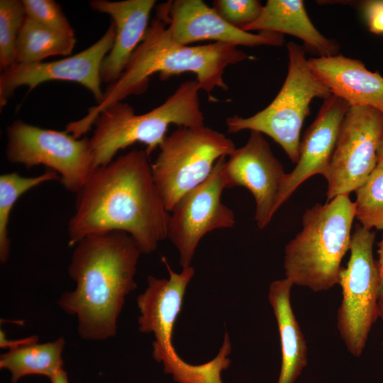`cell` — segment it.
Listing matches in <instances>:
<instances>
[{
  "label": "cell",
  "mask_w": 383,
  "mask_h": 383,
  "mask_svg": "<svg viewBox=\"0 0 383 383\" xmlns=\"http://www.w3.org/2000/svg\"><path fill=\"white\" fill-rule=\"evenodd\" d=\"M145 150L134 149L96 167L77 193L68 223L69 245L110 231L127 233L141 254L167 238L170 212L154 181Z\"/></svg>",
  "instance_id": "6da1fadb"
},
{
  "label": "cell",
  "mask_w": 383,
  "mask_h": 383,
  "mask_svg": "<svg viewBox=\"0 0 383 383\" xmlns=\"http://www.w3.org/2000/svg\"><path fill=\"white\" fill-rule=\"evenodd\" d=\"M141 252L126 232L88 235L73 251L68 267L74 290L65 292L58 306L77 318L84 340H104L116 335L126 296L136 289L135 275Z\"/></svg>",
  "instance_id": "7a4b0ae2"
},
{
  "label": "cell",
  "mask_w": 383,
  "mask_h": 383,
  "mask_svg": "<svg viewBox=\"0 0 383 383\" xmlns=\"http://www.w3.org/2000/svg\"><path fill=\"white\" fill-rule=\"evenodd\" d=\"M247 60H254V57L227 43L195 46L177 43L171 35L160 4L143 40L120 77L107 86L101 99L89 109L86 116L70 123V130L75 136L82 137L91 129L94 120L106 108L131 95L144 93L150 77L155 73H159L162 80L184 72L194 73L201 90L211 97V94L216 88L228 89L223 79L226 67Z\"/></svg>",
  "instance_id": "3957f363"
},
{
  "label": "cell",
  "mask_w": 383,
  "mask_h": 383,
  "mask_svg": "<svg viewBox=\"0 0 383 383\" xmlns=\"http://www.w3.org/2000/svg\"><path fill=\"white\" fill-rule=\"evenodd\" d=\"M355 218V203L348 195L306 209L301 231L284 248L285 277L313 292L326 291L338 284Z\"/></svg>",
  "instance_id": "277c9868"
},
{
  "label": "cell",
  "mask_w": 383,
  "mask_h": 383,
  "mask_svg": "<svg viewBox=\"0 0 383 383\" xmlns=\"http://www.w3.org/2000/svg\"><path fill=\"white\" fill-rule=\"evenodd\" d=\"M200 90L196 80L183 82L162 104L143 114H136L123 101L106 108L94 120L89 138L95 167L109 163L119 150L135 143L145 144L150 156L167 136L170 125L204 126Z\"/></svg>",
  "instance_id": "5b68a950"
},
{
  "label": "cell",
  "mask_w": 383,
  "mask_h": 383,
  "mask_svg": "<svg viewBox=\"0 0 383 383\" xmlns=\"http://www.w3.org/2000/svg\"><path fill=\"white\" fill-rule=\"evenodd\" d=\"M288 70L285 80L273 101L255 114L226 119L228 133L255 131L272 138L293 162L299 156L300 133L315 98L324 99L332 93L311 70L304 47L287 44Z\"/></svg>",
  "instance_id": "8992f818"
},
{
  "label": "cell",
  "mask_w": 383,
  "mask_h": 383,
  "mask_svg": "<svg viewBox=\"0 0 383 383\" xmlns=\"http://www.w3.org/2000/svg\"><path fill=\"white\" fill-rule=\"evenodd\" d=\"M235 148L231 138L204 125L178 126L167 135L151 166L167 211L182 195L209 177L218 159L228 157Z\"/></svg>",
  "instance_id": "52a82bcc"
},
{
  "label": "cell",
  "mask_w": 383,
  "mask_h": 383,
  "mask_svg": "<svg viewBox=\"0 0 383 383\" xmlns=\"http://www.w3.org/2000/svg\"><path fill=\"white\" fill-rule=\"evenodd\" d=\"M375 232L355 228L351 235L350 257L339 274L342 301L337 315L340 335L348 352L360 357L372 325L379 317L378 296L381 283L377 260L373 256Z\"/></svg>",
  "instance_id": "ba28073f"
},
{
  "label": "cell",
  "mask_w": 383,
  "mask_h": 383,
  "mask_svg": "<svg viewBox=\"0 0 383 383\" xmlns=\"http://www.w3.org/2000/svg\"><path fill=\"white\" fill-rule=\"evenodd\" d=\"M7 160L27 169L43 165L55 170L61 184L77 193L96 169L89 138L43 128L21 120L6 129Z\"/></svg>",
  "instance_id": "9c48e42d"
},
{
  "label": "cell",
  "mask_w": 383,
  "mask_h": 383,
  "mask_svg": "<svg viewBox=\"0 0 383 383\" xmlns=\"http://www.w3.org/2000/svg\"><path fill=\"white\" fill-rule=\"evenodd\" d=\"M382 133V112L370 106H350L324 176L326 201L349 196L368 179L377 166Z\"/></svg>",
  "instance_id": "30bf717a"
},
{
  "label": "cell",
  "mask_w": 383,
  "mask_h": 383,
  "mask_svg": "<svg viewBox=\"0 0 383 383\" xmlns=\"http://www.w3.org/2000/svg\"><path fill=\"white\" fill-rule=\"evenodd\" d=\"M226 157L218 159L209 177L182 195L170 212L167 238L178 250L182 269L191 266L197 246L206 234L235 224L233 210L221 200L226 189L221 175Z\"/></svg>",
  "instance_id": "8fae6325"
},
{
  "label": "cell",
  "mask_w": 383,
  "mask_h": 383,
  "mask_svg": "<svg viewBox=\"0 0 383 383\" xmlns=\"http://www.w3.org/2000/svg\"><path fill=\"white\" fill-rule=\"evenodd\" d=\"M225 158L221 170L226 189L243 187L255 201V221L265 228L277 211L278 198L286 176L263 134L250 131L246 143Z\"/></svg>",
  "instance_id": "7c38bea8"
},
{
  "label": "cell",
  "mask_w": 383,
  "mask_h": 383,
  "mask_svg": "<svg viewBox=\"0 0 383 383\" xmlns=\"http://www.w3.org/2000/svg\"><path fill=\"white\" fill-rule=\"evenodd\" d=\"M113 21L96 43L80 52L52 62L15 63L0 76V107L5 106L17 88L27 86L29 91L39 84L52 80L79 83L89 89L98 103L103 96L100 70L115 40Z\"/></svg>",
  "instance_id": "4fadbf2b"
},
{
  "label": "cell",
  "mask_w": 383,
  "mask_h": 383,
  "mask_svg": "<svg viewBox=\"0 0 383 383\" xmlns=\"http://www.w3.org/2000/svg\"><path fill=\"white\" fill-rule=\"evenodd\" d=\"M173 40L179 44L213 40L235 46H280L282 34L253 33L235 28L201 0H174L161 4Z\"/></svg>",
  "instance_id": "5bb4252c"
},
{
  "label": "cell",
  "mask_w": 383,
  "mask_h": 383,
  "mask_svg": "<svg viewBox=\"0 0 383 383\" xmlns=\"http://www.w3.org/2000/svg\"><path fill=\"white\" fill-rule=\"evenodd\" d=\"M161 259L168 270L169 279L148 275L147 288L137 297L140 313L138 329L154 334L152 355L157 362L177 353L172 344L174 324L182 310L187 287L194 274L192 266L177 273L165 257Z\"/></svg>",
  "instance_id": "9a60e30c"
},
{
  "label": "cell",
  "mask_w": 383,
  "mask_h": 383,
  "mask_svg": "<svg viewBox=\"0 0 383 383\" xmlns=\"http://www.w3.org/2000/svg\"><path fill=\"white\" fill-rule=\"evenodd\" d=\"M349 107L347 101L333 94L323 99L314 121L300 142L295 167L286 174L279 194L278 209L309 177L316 174L325 176Z\"/></svg>",
  "instance_id": "2e32d148"
},
{
  "label": "cell",
  "mask_w": 383,
  "mask_h": 383,
  "mask_svg": "<svg viewBox=\"0 0 383 383\" xmlns=\"http://www.w3.org/2000/svg\"><path fill=\"white\" fill-rule=\"evenodd\" d=\"M155 0L110 1L94 0L90 7L109 14L116 26L113 45L104 57L100 70L101 82L114 83L121 75L132 54L143 40Z\"/></svg>",
  "instance_id": "e0dca14e"
},
{
  "label": "cell",
  "mask_w": 383,
  "mask_h": 383,
  "mask_svg": "<svg viewBox=\"0 0 383 383\" xmlns=\"http://www.w3.org/2000/svg\"><path fill=\"white\" fill-rule=\"evenodd\" d=\"M315 75L350 106H370L383 113V76L360 60L338 53L308 59Z\"/></svg>",
  "instance_id": "ac0fdd59"
},
{
  "label": "cell",
  "mask_w": 383,
  "mask_h": 383,
  "mask_svg": "<svg viewBox=\"0 0 383 383\" xmlns=\"http://www.w3.org/2000/svg\"><path fill=\"white\" fill-rule=\"evenodd\" d=\"M243 30L293 35L303 41L305 50L317 57H330L339 53L340 44L324 36L315 27L301 0H268L258 18Z\"/></svg>",
  "instance_id": "d6986e66"
},
{
  "label": "cell",
  "mask_w": 383,
  "mask_h": 383,
  "mask_svg": "<svg viewBox=\"0 0 383 383\" xmlns=\"http://www.w3.org/2000/svg\"><path fill=\"white\" fill-rule=\"evenodd\" d=\"M293 283L286 277L273 281L268 300L273 309L280 338L282 362L277 383H295L307 365L306 343L292 310Z\"/></svg>",
  "instance_id": "ffe728a7"
},
{
  "label": "cell",
  "mask_w": 383,
  "mask_h": 383,
  "mask_svg": "<svg viewBox=\"0 0 383 383\" xmlns=\"http://www.w3.org/2000/svg\"><path fill=\"white\" fill-rule=\"evenodd\" d=\"M65 340L60 337L55 341L34 343L9 350L0 355V368L11 374V383L28 375H43L50 379L62 368V354Z\"/></svg>",
  "instance_id": "44dd1931"
},
{
  "label": "cell",
  "mask_w": 383,
  "mask_h": 383,
  "mask_svg": "<svg viewBox=\"0 0 383 383\" xmlns=\"http://www.w3.org/2000/svg\"><path fill=\"white\" fill-rule=\"evenodd\" d=\"M76 39L46 28L26 17L16 48V63L43 62L50 56L72 54Z\"/></svg>",
  "instance_id": "7402d4cb"
},
{
  "label": "cell",
  "mask_w": 383,
  "mask_h": 383,
  "mask_svg": "<svg viewBox=\"0 0 383 383\" xmlns=\"http://www.w3.org/2000/svg\"><path fill=\"white\" fill-rule=\"evenodd\" d=\"M60 180L59 174L48 169L35 177H23L17 172L0 176V262L6 263L10 256L11 242L9 237L10 213L18 199L24 193L47 182Z\"/></svg>",
  "instance_id": "603a6c76"
},
{
  "label": "cell",
  "mask_w": 383,
  "mask_h": 383,
  "mask_svg": "<svg viewBox=\"0 0 383 383\" xmlns=\"http://www.w3.org/2000/svg\"><path fill=\"white\" fill-rule=\"evenodd\" d=\"M231 350L230 338L226 333L218 355L211 361L201 365H191L175 353L162 361L164 372L172 374L178 383H223L221 373L231 365V361L228 357Z\"/></svg>",
  "instance_id": "cb8c5ba5"
},
{
  "label": "cell",
  "mask_w": 383,
  "mask_h": 383,
  "mask_svg": "<svg viewBox=\"0 0 383 383\" xmlns=\"http://www.w3.org/2000/svg\"><path fill=\"white\" fill-rule=\"evenodd\" d=\"M355 192V218L361 226L383 230V171L372 173Z\"/></svg>",
  "instance_id": "d4e9b609"
},
{
  "label": "cell",
  "mask_w": 383,
  "mask_h": 383,
  "mask_svg": "<svg viewBox=\"0 0 383 383\" xmlns=\"http://www.w3.org/2000/svg\"><path fill=\"white\" fill-rule=\"evenodd\" d=\"M26 17L22 1H0V67L3 71L16 63L17 39Z\"/></svg>",
  "instance_id": "484cf974"
},
{
  "label": "cell",
  "mask_w": 383,
  "mask_h": 383,
  "mask_svg": "<svg viewBox=\"0 0 383 383\" xmlns=\"http://www.w3.org/2000/svg\"><path fill=\"white\" fill-rule=\"evenodd\" d=\"M29 19L55 31L74 36V30L59 4L53 0H22Z\"/></svg>",
  "instance_id": "4316f807"
},
{
  "label": "cell",
  "mask_w": 383,
  "mask_h": 383,
  "mask_svg": "<svg viewBox=\"0 0 383 383\" xmlns=\"http://www.w3.org/2000/svg\"><path fill=\"white\" fill-rule=\"evenodd\" d=\"M213 9L228 23L243 30L258 18L263 5L258 0H216Z\"/></svg>",
  "instance_id": "83f0119b"
},
{
  "label": "cell",
  "mask_w": 383,
  "mask_h": 383,
  "mask_svg": "<svg viewBox=\"0 0 383 383\" xmlns=\"http://www.w3.org/2000/svg\"><path fill=\"white\" fill-rule=\"evenodd\" d=\"M360 9L370 31L383 34V0L363 1Z\"/></svg>",
  "instance_id": "f1b7e54d"
},
{
  "label": "cell",
  "mask_w": 383,
  "mask_h": 383,
  "mask_svg": "<svg viewBox=\"0 0 383 383\" xmlns=\"http://www.w3.org/2000/svg\"><path fill=\"white\" fill-rule=\"evenodd\" d=\"M38 337L37 335H31L20 340H9L4 331H0V347L1 348H9V350L18 348L23 346L37 343Z\"/></svg>",
  "instance_id": "f546056e"
},
{
  "label": "cell",
  "mask_w": 383,
  "mask_h": 383,
  "mask_svg": "<svg viewBox=\"0 0 383 383\" xmlns=\"http://www.w3.org/2000/svg\"><path fill=\"white\" fill-rule=\"evenodd\" d=\"M50 379L51 383H68L67 374L63 368L59 370Z\"/></svg>",
  "instance_id": "4dcf8cb0"
},
{
  "label": "cell",
  "mask_w": 383,
  "mask_h": 383,
  "mask_svg": "<svg viewBox=\"0 0 383 383\" xmlns=\"http://www.w3.org/2000/svg\"><path fill=\"white\" fill-rule=\"evenodd\" d=\"M378 260L377 262L379 274L382 276L383 274V236L382 240L378 244Z\"/></svg>",
  "instance_id": "1f68e13d"
},
{
  "label": "cell",
  "mask_w": 383,
  "mask_h": 383,
  "mask_svg": "<svg viewBox=\"0 0 383 383\" xmlns=\"http://www.w3.org/2000/svg\"><path fill=\"white\" fill-rule=\"evenodd\" d=\"M379 316L383 320V274L381 276V283L378 296Z\"/></svg>",
  "instance_id": "d6a6232c"
},
{
  "label": "cell",
  "mask_w": 383,
  "mask_h": 383,
  "mask_svg": "<svg viewBox=\"0 0 383 383\" xmlns=\"http://www.w3.org/2000/svg\"><path fill=\"white\" fill-rule=\"evenodd\" d=\"M380 171H383V133H382V141H381V145H380L379 154H378V160H377V166L372 173L380 172Z\"/></svg>",
  "instance_id": "836d02e7"
}]
</instances>
